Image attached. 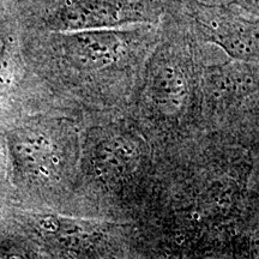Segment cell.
I'll use <instances>...</instances> for the list:
<instances>
[{
  "label": "cell",
  "instance_id": "obj_1",
  "mask_svg": "<svg viewBox=\"0 0 259 259\" xmlns=\"http://www.w3.org/2000/svg\"><path fill=\"white\" fill-rule=\"evenodd\" d=\"M28 34L21 36L22 50L48 105L87 124L128 112L160 29L136 24Z\"/></svg>",
  "mask_w": 259,
  "mask_h": 259
},
{
  "label": "cell",
  "instance_id": "obj_2",
  "mask_svg": "<svg viewBox=\"0 0 259 259\" xmlns=\"http://www.w3.org/2000/svg\"><path fill=\"white\" fill-rule=\"evenodd\" d=\"M154 167L153 144L127 113L87 122L78 174L63 213L134 225Z\"/></svg>",
  "mask_w": 259,
  "mask_h": 259
},
{
  "label": "cell",
  "instance_id": "obj_3",
  "mask_svg": "<svg viewBox=\"0 0 259 259\" xmlns=\"http://www.w3.org/2000/svg\"><path fill=\"white\" fill-rule=\"evenodd\" d=\"M127 114L155 149L206 135L200 112V76L211 59L177 19L164 14Z\"/></svg>",
  "mask_w": 259,
  "mask_h": 259
},
{
  "label": "cell",
  "instance_id": "obj_4",
  "mask_svg": "<svg viewBox=\"0 0 259 259\" xmlns=\"http://www.w3.org/2000/svg\"><path fill=\"white\" fill-rule=\"evenodd\" d=\"M83 125L46 109L25 116L4 134L12 206L64 212L78 174Z\"/></svg>",
  "mask_w": 259,
  "mask_h": 259
},
{
  "label": "cell",
  "instance_id": "obj_5",
  "mask_svg": "<svg viewBox=\"0 0 259 259\" xmlns=\"http://www.w3.org/2000/svg\"><path fill=\"white\" fill-rule=\"evenodd\" d=\"M34 258H139L134 225L12 208Z\"/></svg>",
  "mask_w": 259,
  "mask_h": 259
},
{
  "label": "cell",
  "instance_id": "obj_6",
  "mask_svg": "<svg viewBox=\"0 0 259 259\" xmlns=\"http://www.w3.org/2000/svg\"><path fill=\"white\" fill-rule=\"evenodd\" d=\"M200 44L212 45L232 60L259 63V18L225 3L166 0V12Z\"/></svg>",
  "mask_w": 259,
  "mask_h": 259
},
{
  "label": "cell",
  "instance_id": "obj_7",
  "mask_svg": "<svg viewBox=\"0 0 259 259\" xmlns=\"http://www.w3.org/2000/svg\"><path fill=\"white\" fill-rule=\"evenodd\" d=\"M166 0H38L32 30L77 31L136 24H158Z\"/></svg>",
  "mask_w": 259,
  "mask_h": 259
},
{
  "label": "cell",
  "instance_id": "obj_8",
  "mask_svg": "<svg viewBox=\"0 0 259 259\" xmlns=\"http://www.w3.org/2000/svg\"><path fill=\"white\" fill-rule=\"evenodd\" d=\"M52 109L32 76L14 28L0 44V136L32 113Z\"/></svg>",
  "mask_w": 259,
  "mask_h": 259
},
{
  "label": "cell",
  "instance_id": "obj_9",
  "mask_svg": "<svg viewBox=\"0 0 259 259\" xmlns=\"http://www.w3.org/2000/svg\"><path fill=\"white\" fill-rule=\"evenodd\" d=\"M0 258H34L27 239L12 215V206L0 212Z\"/></svg>",
  "mask_w": 259,
  "mask_h": 259
},
{
  "label": "cell",
  "instance_id": "obj_10",
  "mask_svg": "<svg viewBox=\"0 0 259 259\" xmlns=\"http://www.w3.org/2000/svg\"><path fill=\"white\" fill-rule=\"evenodd\" d=\"M12 206V185L10 179L8 150L4 135L0 136V212Z\"/></svg>",
  "mask_w": 259,
  "mask_h": 259
},
{
  "label": "cell",
  "instance_id": "obj_11",
  "mask_svg": "<svg viewBox=\"0 0 259 259\" xmlns=\"http://www.w3.org/2000/svg\"><path fill=\"white\" fill-rule=\"evenodd\" d=\"M228 4L235 5L241 10H246L252 15L259 16V0H228Z\"/></svg>",
  "mask_w": 259,
  "mask_h": 259
},
{
  "label": "cell",
  "instance_id": "obj_12",
  "mask_svg": "<svg viewBox=\"0 0 259 259\" xmlns=\"http://www.w3.org/2000/svg\"><path fill=\"white\" fill-rule=\"evenodd\" d=\"M11 29H12V28H10V29H8V30H6V31H0V44H2V40H3V37H4V36H5V35H6V32H8V31H10V30H11Z\"/></svg>",
  "mask_w": 259,
  "mask_h": 259
},
{
  "label": "cell",
  "instance_id": "obj_13",
  "mask_svg": "<svg viewBox=\"0 0 259 259\" xmlns=\"http://www.w3.org/2000/svg\"><path fill=\"white\" fill-rule=\"evenodd\" d=\"M211 2H215V3H225V4H228V0H211Z\"/></svg>",
  "mask_w": 259,
  "mask_h": 259
}]
</instances>
